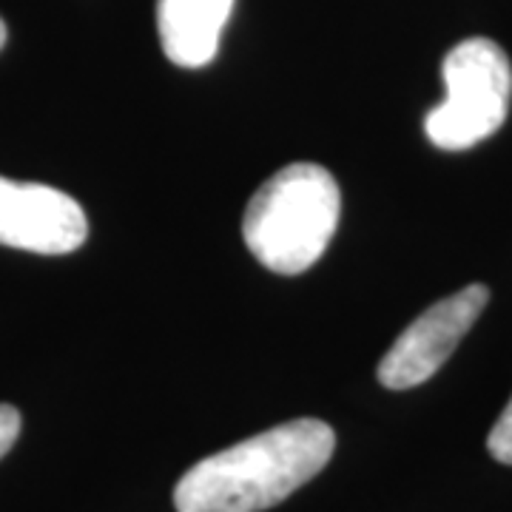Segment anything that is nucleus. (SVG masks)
Masks as SVG:
<instances>
[{"mask_svg": "<svg viewBox=\"0 0 512 512\" xmlns=\"http://www.w3.org/2000/svg\"><path fill=\"white\" fill-rule=\"evenodd\" d=\"M86 237V211L69 194L52 185L0 177V245L60 256L77 251Z\"/></svg>", "mask_w": 512, "mask_h": 512, "instance_id": "5", "label": "nucleus"}, {"mask_svg": "<svg viewBox=\"0 0 512 512\" xmlns=\"http://www.w3.org/2000/svg\"><path fill=\"white\" fill-rule=\"evenodd\" d=\"M20 436V413L12 404H0V458L6 456Z\"/></svg>", "mask_w": 512, "mask_h": 512, "instance_id": "8", "label": "nucleus"}, {"mask_svg": "<svg viewBox=\"0 0 512 512\" xmlns=\"http://www.w3.org/2000/svg\"><path fill=\"white\" fill-rule=\"evenodd\" d=\"M3 43H6V23L0 18V49H3Z\"/></svg>", "mask_w": 512, "mask_h": 512, "instance_id": "9", "label": "nucleus"}, {"mask_svg": "<svg viewBox=\"0 0 512 512\" xmlns=\"http://www.w3.org/2000/svg\"><path fill=\"white\" fill-rule=\"evenodd\" d=\"M444 100L427 111L424 131L444 151H464L504 126L512 100V66L490 37H470L453 46L444 63Z\"/></svg>", "mask_w": 512, "mask_h": 512, "instance_id": "3", "label": "nucleus"}, {"mask_svg": "<svg viewBox=\"0 0 512 512\" xmlns=\"http://www.w3.org/2000/svg\"><path fill=\"white\" fill-rule=\"evenodd\" d=\"M336 433L293 419L197 461L174 490L177 512H265L328 467Z\"/></svg>", "mask_w": 512, "mask_h": 512, "instance_id": "1", "label": "nucleus"}, {"mask_svg": "<svg viewBox=\"0 0 512 512\" xmlns=\"http://www.w3.org/2000/svg\"><path fill=\"white\" fill-rule=\"evenodd\" d=\"M342 211L339 183L316 163H291L256 188L242 237L259 265L296 276L319 262Z\"/></svg>", "mask_w": 512, "mask_h": 512, "instance_id": "2", "label": "nucleus"}, {"mask_svg": "<svg viewBox=\"0 0 512 512\" xmlns=\"http://www.w3.org/2000/svg\"><path fill=\"white\" fill-rule=\"evenodd\" d=\"M234 12V0H157V29L165 57L183 69L208 66L225 23Z\"/></svg>", "mask_w": 512, "mask_h": 512, "instance_id": "6", "label": "nucleus"}, {"mask_svg": "<svg viewBox=\"0 0 512 512\" xmlns=\"http://www.w3.org/2000/svg\"><path fill=\"white\" fill-rule=\"evenodd\" d=\"M487 302L490 288L476 282L430 305L384 353L379 362V382L387 390H410L433 379L453 356L458 342L476 325Z\"/></svg>", "mask_w": 512, "mask_h": 512, "instance_id": "4", "label": "nucleus"}, {"mask_svg": "<svg viewBox=\"0 0 512 512\" xmlns=\"http://www.w3.org/2000/svg\"><path fill=\"white\" fill-rule=\"evenodd\" d=\"M487 450L495 461L501 464H510L512 467V399L504 407L501 419L495 421V427L490 430V439H487Z\"/></svg>", "mask_w": 512, "mask_h": 512, "instance_id": "7", "label": "nucleus"}]
</instances>
